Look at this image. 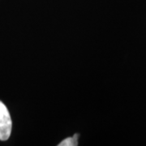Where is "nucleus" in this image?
<instances>
[{
	"label": "nucleus",
	"instance_id": "f257e3e1",
	"mask_svg": "<svg viewBox=\"0 0 146 146\" xmlns=\"http://www.w3.org/2000/svg\"><path fill=\"white\" fill-rule=\"evenodd\" d=\"M12 122L8 110L0 101V141H7L10 137Z\"/></svg>",
	"mask_w": 146,
	"mask_h": 146
},
{
	"label": "nucleus",
	"instance_id": "f03ea898",
	"mask_svg": "<svg viewBox=\"0 0 146 146\" xmlns=\"http://www.w3.org/2000/svg\"><path fill=\"white\" fill-rule=\"evenodd\" d=\"M78 134H76L74 136L72 137H68L63 141H61V143L58 144V146H75L78 145Z\"/></svg>",
	"mask_w": 146,
	"mask_h": 146
}]
</instances>
